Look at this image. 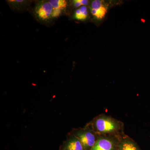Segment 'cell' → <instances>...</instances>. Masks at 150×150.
Segmentation results:
<instances>
[{
	"instance_id": "obj_8",
	"label": "cell",
	"mask_w": 150,
	"mask_h": 150,
	"mask_svg": "<svg viewBox=\"0 0 150 150\" xmlns=\"http://www.w3.org/2000/svg\"><path fill=\"white\" fill-rule=\"evenodd\" d=\"M88 16L87 8L86 6H82L75 12V18L78 20L84 21Z\"/></svg>"
},
{
	"instance_id": "obj_4",
	"label": "cell",
	"mask_w": 150,
	"mask_h": 150,
	"mask_svg": "<svg viewBox=\"0 0 150 150\" xmlns=\"http://www.w3.org/2000/svg\"><path fill=\"white\" fill-rule=\"evenodd\" d=\"M107 7L104 4L103 1L95 0L91 4L92 14L96 18L102 19L107 13Z\"/></svg>"
},
{
	"instance_id": "obj_5",
	"label": "cell",
	"mask_w": 150,
	"mask_h": 150,
	"mask_svg": "<svg viewBox=\"0 0 150 150\" xmlns=\"http://www.w3.org/2000/svg\"><path fill=\"white\" fill-rule=\"evenodd\" d=\"M113 147L112 141L106 138H101L96 141L91 150H113Z\"/></svg>"
},
{
	"instance_id": "obj_2",
	"label": "cell",
	"mask_w": 150,
	"mask_h": 150,
	"mask_svg": "<svg viewBox=\"0 0 150 150\" xmlns=\"http://www.w3.org/2000/svg\"><path fill=\"white\" fill-rule=\"evenodd\" d=\"M54 8L49 1H41L39 2L35 8L36 16L42 21H48L52 18Z\"/></svg>"
},
{
	"instance_id": "obj_1",
	"label": "cell",
	"mask_w": 150,
	"mask_h": 150,
	"mask_svg": "<svg viewBox=\"0 0 150 150\" xmlns=\"http://www.w3.org/2000/svg\"><path fill=\"white\" fill-rule=\"evenodd\" d=\"M97 131L102 134L112 133L118 129V125L115 121L106 117L98 118L95 122Z\"/></svg>"
},
{
	"instance_id": "obj_10",
	"label": "cell",
	"mask_w": 150,
	"mask_h": 150,
	"mask_svg": "<svg viewBox=\"0 0 150 150\" xmlns=\"http://www.w3.org/2000/svg\"><path fill=\"white\" fill-rule=\"evenodd\" d=\"M73 3L76 8H79L81 6H85L88 5V1L87 0H75L73 1Z\"/></svg>"
},
{
	"instance_id": "obj_9",
	"label": "cell",
	"mask_w": 150,
	"mask_h": 150,
	"mask_svg": "<svg viewBox=\"0 0 150 150\" xmlns=\"http://www.w3.org/2000/svg\"><path fill=\"white\" fill-rule=\"evenodd\" d=\"M52 6L55 9H60L63 10L66 8L67 2L65 0H51L49 1Z\"/></svg>"
},
{
	"instance_id": "obj_11",
	"label": "cell",
	"mask_w": 150,
	"mask_h": 150,
	"mask_svg": "<svg viewBox=\"0 0 150 150\" xmlns=\"http://www.w3.org/2000/svg\"><path fill=\"white\" fill-rule=\"evenodd\" d=\"M62 10L54 9L53 13H52V18H57L59 17L62 13Z\"/></svg>"
},
{
	"instance_id": "obj_3",
	"label": "cell",
	"mask_w": 150,
	"mask_h": 150,
	"mask_svg": "<svg viewBox=\"0 0 150 150\" xmlns=\"http://www.w3.org/2000/svg\"><path fill=\"white\" fill-rule=\"evenodd\" d=\"M77 137L80 141L84 149H92L94 146L96 138L93 133L89 131H79L77 134Z\"/></svg>"
},
{
	"instance_id": "obj_6",
	"label": "cell",
	"mask_w": 150,
	"mask_h": 150,
	"mask_svg": "<svg viewBox=\"0 0 150 150\" xmlns=\"http://www.w3.org/2000/svg\"><path fill=\"white\" fill-rule=\"evenodd\" d=\"M83 147L77 137H72L65 146L66 150H83Z\"/></svg>"
},
{
	"instance_id": "obj_7",
	"label": "cell",
	"mask_w": 150,
	"mask_h": 150,
	"mask_svg": "<svg viewBox=\"0 0 150 150\" xmlns=\"http://www.w3.org/2000/svg\"><path fill=\"white\" fill-rule=\"evenodd\" d=\"M119 150H139L137 145L129 139L123 140L119 146Z\"/></svg>"
}]
</instances>
